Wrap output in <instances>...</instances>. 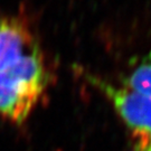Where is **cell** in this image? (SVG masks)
<instances>
[{
  "instance_id": "1",
  "label": "cell",
  "mask_w": 151,
  "mask_h": 151,
  "mask_svg": "<svg viewBox=\"0 0 151 151\" xmlns=\"http://www.w3.org/2000/svg\"><path fill=\"white\" fill-rule=\"evenodd\" d=\"M49 82L47 65L36 45L0 70V115L22 124L47 91Z\"/></svg>"
},
{
  "instance_id": "2",
  "label": "cell",
  "mask_w": 151,
  "mask_h": 151,
  "mask_svg": "<svg viewBox=\"0 0 151 151\" xmlns=\"http://www.w3.org/2000/svg\"><path fill=\"white\" fill-rule=\"evenodd\" d=\"M87 81L93 84L111 102L131 133L151 134V99L140 92L133 91L123 84L109 83L96 76L88 75Z\"/></svg>"
},
{
  "instance_id": "3",
  "label": "cell",
  "mask_w": 151,
  "mask_h": 151,
  "mask_svg": "<svg viewBox=\"0 0 151 151\" xmlns=\"http://www.w3.org/2000/svg\"><path fill=\"white\" fill-rule=\"evenodd\" d=\"M35 46L32 32L22 18L0 16V70Z\"/></svg>"
},
{
  "instance_id": "4",
  "label": "cell",
  "mask_w": 151,
  "mask_h": 151,
  "mask_svg": "<svg viewBox=\"0 0 151 151\" xmlns=\"http://www.w3.org/2000/svg\"><path fill=\"white\" fill-rule=\"evenodd\" d=\"M122 84L151 99V50L138 62Z\"/></svg>"
},
{
  "instance_id": "5",
  "label": "cell",
  "mask_w": 151,
  "mask_h": 151,
  "mask_svg": "<svg viewBox=\"0 0 151 151\" xmlns=\"http://www.w3.org/2000/svg\"><path fill=\"white\" fill-rule=\"evenodd\" d=\"M132 151H151V134L132 133Z\"/></svg>"
}]
</instances>
